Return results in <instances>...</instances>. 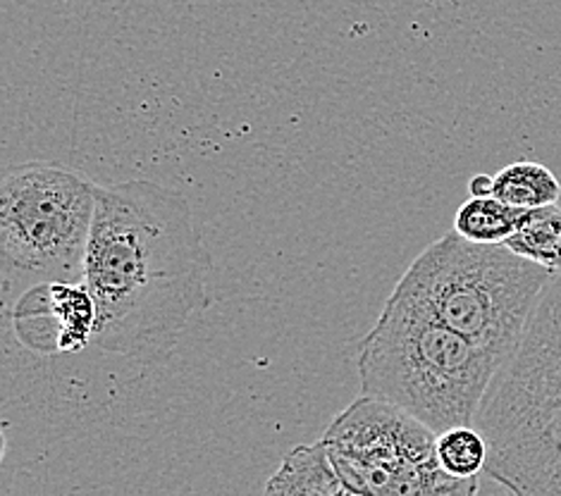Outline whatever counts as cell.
<instances>
[{
    "label": "cell",
    "mask_w": 561,
    "mask_h": 496,
    "mask_svg": "<svg viewBox=\"0 0 561 496\" xmlns=\"http://www.w3.org/2000/svg\"><path fill=\"white\" fill-rule=\"evenodd\" d=\"M492 196L514 208L533 210L561 200V184L547 165L520 160L494 174Z\"/></svg>",
    "instance_id": "obj_9"
},
{
    "label": "cell",
    "mask_w": 561,
    "mask_h": 496,
    "mask_svg": "<svg viewBox=\"0 0 561 496\" xmlns=\"http://www.w3.org/2000/svg\"><path fill=\"white\" fill-rule=\"evenodd\" d=\"M96 186L82 170L48 160L10 168L0 184L5 275L82 281Z\"/></svg>",
    "instance_id": "obj_5"
},
{
    "label": "cell",
    "mask_w": 561,
    "mask_h": 496,
    "mask_svg": "<svg viewBox=\"0 0 561 496\" xmlns=\"http://www.w3.org/2000/svg\"><path fill=\"white\" fill-rule=\"evenodd\" d=\"M492 186H494V174L480 172L469 182V192L471 196H492Z\"/></svg>",
    "instance_id": "obj_12"
},
{
    "label": "cell",
    "mask_w": 561,
    "mask_h": 496,
    "mask_svg": "<svg viewBox=\"0 0 561 496\" xmlns=\"http://www.w3.org/2000/svg\"><path fill=\"white\" fill-rule=\"evenodd\" d=\"M552 277L506 244H478L449 232L409 265L394 291L506 360Z\"/></svg>",
    "instance_id": "obj_4"
},
{
    "label": "cell",
    "mask_w": 561,
    "mask_h": 496,
    "mask_svg": "<svg viewBox=\"0 0 561 496\" xmlns=\"http://www.w3.org/2000/svg\"><path fill=\"white\" fill-rule=\"evenodd\" d=\"M542 293L557 305V311L561 313V273H557L550 281H547V287H545Z\"/></svg>",
    "instance_id": "obj_13"
},
{
    "label": "cell",
    "mask_w": 561,
    "mask_h": 496,
    "mask_svg": "<svg viewBox=\"0 0 561 496\" xmlns=\"http://www.w3.org/2000/svg\"><path fill=\"white\" fill-rule=\"evenodd\" d=\"M265 494H346L344 482L337 475V468L332 463L330 453L318 439L316 445L294 447L283 465L271 475Z\"/></svg>",
    "instance_id": "obj_8"
},
{
    "label": "cell",
    "mask_w": 561,
    "mask_h": 496,
    "mask_svg": "<svg viewBox=\"0 0 561 496\" xmlns=\"http://www.w3.org/2000/svg\"><path fill=\"white\" fill-rule=\"evenodd\" d=\"M524 212L497 196H471L454 216V232L478 244H504L518 230Z\"/></svg>",
    "instance_id": "obj_10"
},
{
    "label": "cell",
    "mask_w": 561,
    "mask_h": 496,
    "mask_svg": "<svg viewBox=\"0 0 561 496\" xmlns=\"http://www.w3.org/2000/svg\"><path fill=\"white\" fill-rule=\"evenodd\" d=\"M20 342L38 354H72L93 344L96 303L84 281H38L15 303Z\"/></svg>",
    "instance_id": "obj_7"
},
{
    "label": "cell",
    "mask_w": 561,
    "mask_h": 496,
    "mask_svg": "<svg viewBox=\"0 0 561 496\" xmlns=\"http://www.w3.org/2000/svg\"><path fill=\"white\" fill-rule=\"evenodd\" d=\"M210 256L192 206L149 180L96 186L82 281L96 303L93 344L158 366L208 305Z\"/></svg>",
    "instance_id": "obj_1"
},
{
    "label": "cell",
    "mask_w": 561,
    "mask_h": 496,
    "mask_svg": "<svg viewBox=\"0 0 561 496\" xmlns=\"http://www.w3.org/2000/svg\"><path fill=\"white\" fill-rule=\"evenodd\" d=\"M346 494L469 496L478 482L449 477L437 461V432L402 406L360 394L323 435Z\"/></svg>",
    "instance_id": "obj_6"
},
{
    "label": "cell",
    "mask_w": 561,
    "mask_h": 496,
    "mask_svg": "<svg viewBox=\"0 0 561 496\" xmlns=\"http://www.w3.org/2000/svg\"><path fill=\"white\" fill-rule=\"evenodd\" d=\"M473 425L488 439L485 473L497 485L561 496V313L545 293Z\"/></svg>",
    "instance_id": "obj_3"
},
{
    "label": "cell",
    "mask_w": 561,
    "mask_h": 496,
    "mask_svg": "<svg viewBox=\"0 0 561 496\" xmlns=\"http://www.w3.org/2000/svg\"><path fill=\"white\" fill-rule=\"evenodd\" d=\"M504 360L392 291L360 342V394L416 415L439 435L473 425Z\"/></svg>",
    "instance_id": "obj_2"
},
{
    "label": "cell",
    "mask_w": 561,
    "mask_h": 496,
    "mask_svg": "<svg viewBox=\"0 0 561 496\" xmlns=\"http://www.w3.org/2000/svg\"><path fill=\"white\" fill-rule=\"evenodd\" d=\"M437 461L454 480L478 482L488 463V439L476 425H457L437 435Z\"/></svg>",
    "instance_id": "obj_11"
}]
</instances>
